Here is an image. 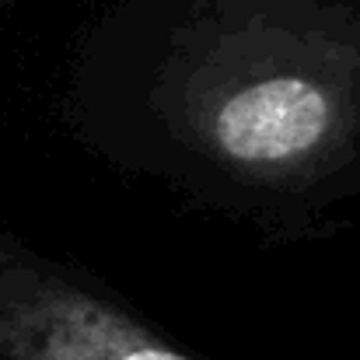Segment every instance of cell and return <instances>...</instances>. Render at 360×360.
Instances as JSON below:
<instances>
[{"mask_svg": "<svg viewBox=\"0 0 360 360\" xmlns=\"http://www.w3.org/2000/svg\"><path fill=\"white\" fill-rule=\"evenodd\" d=\"M336 120L322 84L273 74L235 88L214 112L221 154L245 168H287L322 147Z\"/></svg>", "mask_w": 360, "mask_h": 360, "instance_id": "cell-2", "label": "cell"}, {"mask_svg": "<svg viewBox=\"0 0 360 360\" xmlns=\"http://www.w3.org/2000/svg\"><path fill=\"white\" fill-rule=\"evenodd\" d=\"M0 360H193L116 304L25 255H0Z\"/></svg>", "mask_w": 360, "mask_h": 360, "instance_id": "cell-1", "label": "cell"}]
</instances>
